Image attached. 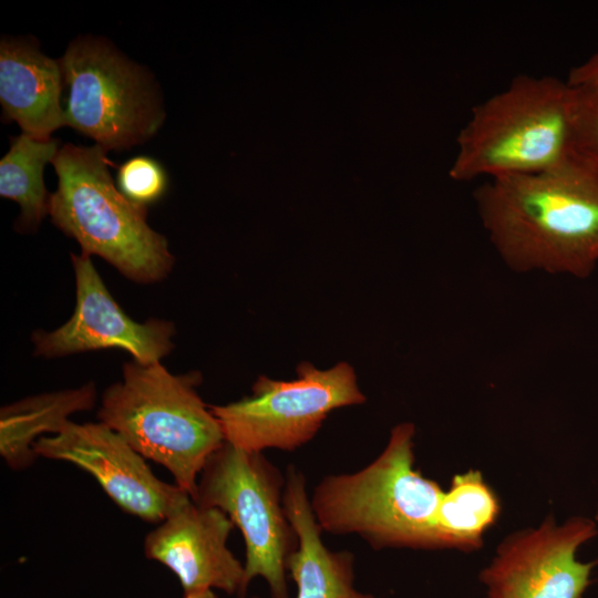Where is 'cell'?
Wrapping results in <instances>:
<instances>
[{
	"label": "cell",
	"mask_w": 598,
	"mask_h": 598,
	"mask_svg": "<svg viewBox=\"0 0 598 598\" xmlns=\"http://www.w3.org/2000/svg\"><path fill=\"white\" fill-rule=\"evenodd\" d=\"M483 227L507 267L587 278L598 265V178L569 161L489 178L474 190Z\"/></svg>",
	"instance_id": "1"
},
{
	"label": "cell",
	"mask_w": 598,
	"mask_h": 598,
	"mask_svg": "<svg viewBox=\"0 0 598 598\" xmlns=\"http://www.w3.org/2000/svg\"><path fill=\"white\" fill-rule=\"evenodd\" d=\"M414 436L413 423H399L369 465L318 483L310 503L323 532L359 535L374 549H444L439 511L445 491L415 468Z\"/></svg>",
	"instance_id": "2"
},
{
	"label": "cell",
	"mask_w": 598,
	"mask_h": 598,
	"mask_svg": "<svg viewBox=\"0 0 598 598\" xmlns=\"http://www.w3.org/2000/svg\"><path fill=\"white\" fill-rule=\"evenodd\" d=\"M574 87L551 75L519 74L476 104L456 137V182L527 175L570 161Z\"/></svg>",
	"instance_id": "3"
},
{
	"label": "cell",
	"mask_w": 598,
	"mask_h": 598,
	"mask_svg": "<svg viewBox=\"0 0 598 598\" xmlns=\"http://www.w3.org/2000/svg\"><path fill=\"white\" fill-rule=\"evenodd\" d=\"M122 373L102 395L99 422L164 466L194 499L207 460L225 443L217 417L197 392L200 374H173L161 362L135 360Z\"/></svg>",
	"instance_id": "4"
},
{
	"label": "cell",
	"mask_w": 598,
	"mask_h": 598,
	"mask_svg": "<svg viewBox=\"0 0 598 598\" xmlns=\"http://www.w3.org/2000/svg\"><path fill=\"white\" fill-rule=\"evenodd\" d=\"M107 150L95 144L63 145L52 165L56 190L50 194L49 215L82 252L99 256L138 283L164 280L174 256L166 238L146 221V207L126 198L114 184Z\"/></svg>",
	"instance_id": "5"
},
{
	"label": "cell",
	"mask_w": 598,
	"mask_h": 598,
	"mask_svg": "<svg viewBox=\"0 0 598 598\" xmlns=\"http://www.w3.org/2000/svg\"><path fill=\"white\" fill-rule=\"evenodd\" d=\"M286 475L262 452L226 442L207 460L195 503L221 509L240 530L246 548L245 586L266 580L271 598H289L287 560L298 548L283 508Z\"/></svg>",
	"instance_id": "6"
},
{
	"label": "cell",
	"mask_w": 598,
	"mask_h": 598,
	"mask_svg": "<svg viewBox=\"0 0 598 598\" xmlns=\"http://www.w3.org/2000/svg\"><path fill=\"white\" fill-rule=\"evenodd\" d=\"M69 97L65 125L105 150H127L152 137L164 111L151 78L111 43L81 38L60 59Z\"/></svg>",
	"instance_id": "7"
},
{
	"label": "cell",
	"mask_w": 598,
	"mask_h": 598,
	"mask_svg": "<svg viewBox=\"0 0 598 598\" xmlns=\"http://www.w3.org/2000/svg\"><path fill=\"white\" fill-rule=\"evenodd\" d=\"M365 401L351 365L339 362L320 370L309 362L290 381L265 375L251 395L225 405H210L225 441L247 452L295 451L317 434L328 414Z\"/></svg>",
	"instance_id": "8"
},
{
	"label": "cell",
	"mask_w": 598,
	"mask_h": 598,
	"mask_svg": "<svg viewBox=\"0 0 598 598\" xmlns=\"http://www.w3.org/2000/svg\"><path fill=\"white\" fill-rule=\"evenodd\" d=\"M597 534L595 519L580 515L547 516L509 534L480 573L485 598H582L598 561H580L577 551Z\"/></svg>",
	"instance_id": "9"
},
{
	"label": "cell",
	"mask_w": 598,
	"mask_h": 598,
	"mask_svg": "<svg viewBox=\"0 0 598 598\" xmlns=\"http://www.w3.org/2000/svg\"><path fill=\"white\" fill-rule=\"evenodd\" d=\"M33 450L86 471L118 507L147 523H162L193 499L176 484L159 480L146 458L102 422L70 420L59 433L40 437Z\"/></svg>",
	"instance_id": "10"
},
{
	"label": "cell",
	"mask_w": 598,
	"mask_h": 598,
	"mask_svg": "<svg viewBox=\"0 0 598 598\" xmlns=\"http://www.w3.org/2000/svg\"><path fill=\"white\" fill-rule=\"evenodd\" d=\"M76 300L71 318L61 327L32 333L34 354L60 358L110 348L123 349L141 363L161 362L174 349V323L133 320L117 305L91 256L71 254Z\"/></svg>",
	"instance_id": "11"
},
{
	"label": "cell",
	"mask_w": 598,
	"mask_h": 598,
	"mask_svg": "<svg viewBox=\"0 0 598 598\" xmlns=\"http://www.w3.org/2000/svg\"><path fill=\"white\" fill-rule=\"evenodd\" d=\"M234 526L221 509L189 499L146 535L144 554L177 577L183 597L219 589L245 598V567L227 546Z\"/></svg>",
	"instance_id": "12"
},
{
	"label": "cell",
	"mask_w": 598,
	"mask_h": 598,
	"mask_svg": "<svg viewBox=\"0 0 598 598\" xmlns=\"http://www.w3.org/2000/svg\"><path fill=\"white\" fill-rule=\"evenodd\" d=\"M60 60L44 55L25 39L1 40L0 102L7 120L41 141L65 125L60 96L63 89Z\"/></svg>",
	"instance_id": "13"
},
{
	"label": "cell",
	"mask_w": 598,
	"mask_h": 598,
	"mask_svg": "<svg viewBox=\"0 0 598 598\" xmlns=\"http://www.w3.org/2000/svg\"><path fill=\"white\" fill-rule=\"evenodd\" d=\"M282 502L299 539L287 560V574L297 586L296 598H374L354 588L353 554L330 550L322 543L323 530L313 515L306 477L293 465L286 470Z\"/></svg>",
	"instance_id": "14"
},
{
	"label": "cell",
	"mask_w": 598,
	"mask_h": 598,
	"mask_svg": "<svg viewBox=\"0 0 598 598\" xmlns=\"http://www.w3.org/2000/svg\"><path fill=\"white\" fill-rule=\"evenodd\" d=\"M95 402L96 388L89 382L3 405L0 410L1 457L14 471L31 466L39 457L34 443L45 433H59L72 414L91 410Z\"/></svg>",
	"instance_id": "15"
},
{
	"label": "cell",
	"mask_w": 598,
	"mask_h": 598,
	"mask_svg": "<svg viewBox=\"0 0 598 598\" xmlns=\"http://www.w3.org/2000/svg\"><path fill=\"white\" fill-rule=\"evenodd\" d=\"M499 512L497 495L481 471L454 475L439 511L444 549L466 553L480 549L485 532L496 523Z\"/></svg>",
	"instance_id": "16"
},
{
	"label": "cell",
	"mask_w": 598,
	"mask_h": 598,
	"mask_svg": "<svg viewBox=\"0 0 598 598\" xmlns=\"http://www.w3.org/2000/svg\"><path fill=\"white\" fill-rule=\"evenodd\" d=\"M58 140L41 141L25 133L11 140L10 150L0 161V195L20 205L17 228L35 230L49 214V198L43 168L59 152Z\"/></svg>",
	"instance_id": "17"
},
{
	"label": "cell",
	"mask_w": 598,
	"mask_h": 598,
	"mask_svg": "<svg viewBox=\"0 0 598 598\" xmlns=\"http://www.w3.org/2000/svg\"><path fill=\"white\" fill-rule=\"evenodd\" d=\"M573 87L570 161L598 178V86Z\"/></svg>",
	"instance_id": "18"
},
{
	"label": "cell",
	"mask_w": 598,
	"mask_h": 598,
	"mask_svg": "<svg viewBox=\"0 0 598 598\" xmlns=\"http://www.w3.org/2000/svg\"><path fill=\"white\" fill-rule=\"evenodd\" d=\"M168 185L167 174L156 159L136 156L124 162L117 172V188L131 202L147 207L161 199Z\"/></svg>",
	"instance_id": "19"
},
{
	"label": "cell",
	"mask_w": 598,
	"mask_h": 598,
	"mask_svg": "<svg viewBox=\"0 0 598 598\" xmlns=\"http://www.w3.org/2000/svg\"><path fill=\"white\" fill-rule=\"evenodd\" d=\"M566 81L571 86H598V50L582 63L573 66Z\"/></svg>",
	"instance_id": "20"
},
{
	"label": "cell",
	"mask_w": 598,
	"mask_h": 598,
	"mask_svg": "<svg viewBox=\"0 0 598 598\" xmlns=\"http://www.w3.org/2000/svg\"><path fill=\"white\" fill-rule=\"evenodd\" d=\"M183 598H218V597L215 595V592L212 589H209V590H205V591L194 594L190 596H185Z\"/></svg>",
	"instance_id": "21"
},
{
	"label": "cell",
	"mask_w": 598,
	"mask_h": 598,
	"mask_svg": "<svg viewBox=\"0 0 598 598\" xmlns=\"http://www.w3.org/2000/svg\"><path fill=\"white\" fill-rule=\"evenodd\" d=\"M595 522L598 524V505H597V508H596Z\"/></svg>",
	"instance_id": "22"
}]
</instances>
